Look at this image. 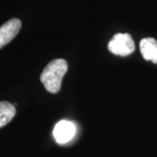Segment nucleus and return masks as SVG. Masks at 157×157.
Returning a JSON list of instances; mask_svg holds the SVG:
<instances>
[{
    "instance_id": "obj_6",
    "label": "nucleus",
    "mask_w": 157,
    "mask_h": 157,
    "mask_svg": "<svg viewBox=\"0 0 157 157\" xmlns=\"http://www.w3.org/2000/svg\"><path fill=\"white\" fill-rule=\"evenodd\" d=\"M16 114V108L8 101H0V128L9 123Z\"/></svg>"
},
{
    "instance_id": "obj_1",
    "label": "nucleus",
    "mask_w": 157,
    "mask_h": 157,
    "mask_svg": "<svg viewBox=\"0 0 157 157\" xmlns=\"http://www.w3.org/2000/svg\"><path fill=\"white\" fill-rule=\"evenodd\" d=\"M68 69L67 62L63 59L51 61L40 75V80L51 94H57L61 87L62 80Z\"/></svg>"
},
{
    "instance_id": "obj_4",
    "label": "nucleus",
    "mask_w": 157,
    "mask_h": 157,
    "mask_svg": "<svg viewBox=\"0 0 157 157\" xmlns=\"http://www.w3.org/2000/svg\"><path fill=\"white\" fill-rule=\"evenodd\" d=\"M75 125L68 121H60L53 129V136L58 143L64 144L71 140L75 135Z\"/></svg>"
},
{
    "instance_id": "obj_3",
    "label": "nucleus",
    "mask_w": 157,
    "mask_h": 157,
    "mask_svg": "<svg viewBox=\"0 0 157 157\" xmlns=\"http://www.w3.org/2000/svg\"><path fill=\"white\" fill-rule=\"evenodd\" d=\"M22 26V23L17 18H11L0 27V49L14 39Z\"/></svg>"
},
{
    "instance_id": "obj_5",
    "label": "nucleus",
    "mask_w": 157,
    "mask_h": 157,
    "mask_svg": "<svg viewBox=\"0 0 157 157\" xmlns=\"http://www.w3.org/2000/svg\"><path fill=\"white\" fill-rule=\"evenodd\" d=\"M140 53L144 59L157 64V40L154 38H145L140 42Z\"/></svg>"
},
{
    "instance_id": "obj_2",
    "label": "nucleus",
    "mask_w": 157,
    "mask_h": 157,
    "mask_svg": "<svg viewBox=\"0 0 157 157\" xmlns=\"http://www.w3.org/2000/svg\"><path fill=\"white\" fill-rule=\"evenodd\" d=\"M108 50L114 55L126 57L134 52L135 42L128 33H117L108 43Z\"/></svg>"
}]
</instances>
